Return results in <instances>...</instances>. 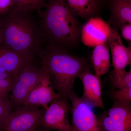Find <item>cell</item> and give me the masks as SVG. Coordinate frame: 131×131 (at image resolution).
<instances>
[{
    "label": "cell",
    "mask_w": 131,
    "mask_h": 131,
    "mask_svg": "<svg viewBox=\"0 0 131 131\" xmlns=\"http://www.w3.org/2000/svg\"><path fill=\"white\" fill-rule=\"evenodd\" d=\"M42 40L47 45L67 50L76 46L81 39L82 28L76 16L64 0H47L38 12ZM68 51V50H67Z\"/></svg>",
    "instance_id": "obj_1"
},
{
    "label": "cell",
    "mask_w": 131,
    "mask_h": 131,
    "mask_svg": "<svg viewBox=\"0 0 131 131\" xmlns=\"http://www.w3.org/2000/svg\"><path fill=\"white\" fill-rule=\"evenodd\" d=\"M38 56L49 73L54 89L63 99H68L79 74L90 70L86 58L50 45L41 48Z\"/></svg>",
    "instance_id": "obj_2"
},
{
    "label": "cell",
    "mask_w": 131,
    "mask_h": 131,
    "mask_svg": "<svg viewBox=\"0 0 131 131\" xmlns=\"http://www.w3.org/2000/svg\"><path fill=\"white\" fill-rule=\"evenodd\" d=\"M1 16L2 40L0 47L27 56L38 55L42 48V35L31 14Z\"/></svg>",
    "instance_id": "obj_3"
},
{
    "label": "cell",
    "mask_w": 131,
    "mask_h": 131,
    "mask_svg": "<svg viewBox=\"0 0 131 131\" xmlns=\"http://www.w3.org/2000/svg\"><path fill=\"white\" fill-rule=\"evenodd\" d=\"M44 70L43 66L41 68L36 67L33 62L26 65L19 71L15 78L8 96L12 109L14 110L23 106Z\"/></svg>",
    "instance_id": "obj_4"
},
{
    "label": "cell",
    "mask_w": 131,
    "mask_h": 131,
    "mask_svg": "<svg viewBox=\"0 0 131 131\" xmlns=\"http://www.w3.org/2000/svg\"><path fill=\"white\" fill-rule=\"evenodd\" d=\"M70 111L69 99H56L45 109L38 126L50 130L74 131L69 119Z\"/></svg>",
    "instance_id": "obj_5"
},
{
    "label": "cell",
    "mask_w": 131,
    "mask_h": 131,
    "mask_svg": "<svg viewBox=\"0 0 131 131\" xmlns=\"http://www.w3.org/2000/svg\"><path fill=\"white\" fill-rule=\"evenodd\" d=\"M71 103L72 123L74 131H104L91 107L73 90L68 97Z\"/></svg>",
    "instance_id": "obj_6"
},
{
    "label": "cell",
    "mask_w": 131,
    "mask_h": 131,
    "mask_svg": "<svg viewBox=\"0 0 131 131\" xmlns=\"http://www.w3.org/2000/svg\"><path fill=\"white\" fill-rule=\"evenodd\" d=\"M45 109L23 106L12 111L3 122L0 131H30L36 129Z\"/></svg>",
    "instance_id": "obj_7"
},
{
    "label": "cell",
    "mask_w": 131,
    "mask_h": 131,
    "mask_svg": "<svg viewBox=\"0 0 131 131\" xmlns=\"http://www.w3.org/2000/svg\"><path fill=\"white\" fill-rule=\"evenodd\" d=\"M104 131H131V104L113 101L110 109L97 116Z\"/></svg>",
    "instance_id": "obj_8"
},
{
    "label": "cell",
    "mask_w": 131,
    "mask_h": 131,
    "mask_svg": "<svg viewBox=\"0 0 131 131\" xmlns=\"http://www.w3.org/2000/svg\"><path fill=\"white\" fill-rule=\"evenodd\" d=\"M44 68V71L30 92L23 106L43 107L46 109L52 101L62 98L61 95L55 91L49 73Z\"/></svg>",
    "instance_id": "obj_9"
},
{
    "label": "cell",
    "mask_w": 131,
    "mask_h": 131,
    "mask_svg": "<svg viewBox=\"0 0 131 131\" xmlns=\"http://www.w3.org/2000/svg\"><path fill=\"white\" fill-rule=\"evenodd\" d=\"M110 26L100 17L91 18L82 28L81 40L88 47H95L108 41Z\"/></svg>",
    "instance_id": "obj_10"
},
{
    "label": "cell",
    "mask_w": 131,
    "mask_h": 131,
    "mask_svg": "<svg viewBox=\"0 0 131 131\" xmlns=\"http://www.w3.org/2000/svg\"><path fill=\"white\" fill-rule=\"evenodd\" d=\"M109 26L108 42L112 54V64L115 70H123L128 66L131 65V44L128 47L125 46L118 29Z\"/></svg>",
    "instance_id": "obj_11"
},
{
    "label": "cell",
    "mask_w": 131,
    "mask_h": 131,
    "mask_svg": "<svg viewBox=\"0 0 131 131\" xmlns=\"http://www.w3.org/2000/svg\"><path fill=\"white\" fill-rule=\"evenodd\" d=\"M83 87L82 100L91 107L104 108L102 95L100 78L91 74L90 70L84 71L78 75Z\"/></svg>",
    "instance_id": "obj_12"
},
{
    "label": "cell",
    "mask_w": 131,
    "mask_h": 131,
    "mask_svg": "<svg viewBox=\"0 0 131 131\" xmlns=\"http://www.w3.org/2000/svg\"><path fill=\"white\" fill-rule=\"evenodd\" d=\"M68 7L77 17L84 19L99 17L108 0H64Z\"/></svg>",
    "instance_id": "obj_13"
},
{
    "label": "cell",
    "mask_w": 131,
    "mask_h": 131,
    "mask_svg": "<svg viewBox=\"0 0 131 131\" xmlns=\"http://www.w3.org/2000/svg\"><path fill=\"white\" fill-rule=\"evenodd\" d=\"M34 58L0 47V72L7 73L15 78L22 68L33 62Z\"/></svg>",
    "instance_id": "obj_14"
},
{
    "label": "cell",
    "mask_w": 131,
    "mask_h": 131,
    "mask_svg": "<svg viewBox=\"0 0 131 131\" xmlns=\"http://www.w3.org/2000/svg\"><path fill=\"white\" fill-rule=\"evenodd\" d=\"M110 16L107 23L118 30L131 24V2L125 0H108Z\"/></svg>",
    "instance_id": "obj_15"
},
{
    "label": "cell",
    "mask_w": 131,
    "mask_h": 131,
    "mask_svg": "<svg viewBox=\"0 0 131 131\" xmlns=\"http://www.w3.org/2000/svg\"><path fill=\"white\" fill-rule=\"evenodd\" d=\"M91 62L95 75L99 78L109 72L111 63L108 41L95 46L91 54Z\"/></svg>",
    "instance_id": "obj_16"
},
{
    "label": "cell",
    "mask_w": 131,
    "mask_h": 131,
    "mask_svg": "<svg viewBox=\"0 0 131 131\" xmlns=\"http://www.w3.org/2000/svg\"><path fill=\"white\" fill-rule=\"evenodd\" d=\"M47 0H13L7 14H31L38 12L45 7Z\"/></svg>",
    "instance_id": "obj_17"
},
{
    "label": "cell",
    "mask_w": 131,
    "mask_h": 131,
    "mask_svg": "<svg viewBox=\"0 0 131 131\" xmlns=\"http://www.w3.org/2000/svg\"><path fill=\"white\" fill-rule=\"evenodd\" d=\"M110 82L113 87L117 89L131 88V70L111 71L109 74Z\"/></svg>",
    "instance_id": "obj_18"
},
{
    "label": "cell",
    "mask_w": 131,
    "mask_h": 131,
    "mask_svg": "<svg viewBox=\"0 0 131 131\" xmlns=\"http://www.w3.org/2000/svg\"><path fill=\"white\" fill-rule=\"evenodd\" d=\"M15 78L4 72H0V96L3 99H8Z\"/></svg>",
    "instance_id": "obj_19"
},
{
    "label": "cell",
    "mask_w": 131,
    "mask_h": 131,
    "mask_svg": "<svg viewBox=\"0 0 131 131\" xmlns=\"http://www.w3.org/2000/svg\"><path fill=\"white\" fill-rule=\"evenodd\" d=\"M110 95L113 101L128 104L131 103V88L112 90Z\"/></svg>",
    "instance_id": "obj_20"
},
{
    "label": "cell",
    "mask_w": 131,
    "mask_h": 131,
    "mask_svg": "<svg viewBox=\"0 0 131 131\" xmlns=\"http://www.w3.org/2000/svg\"><path fill=\"white\" fill-rule=\"evenodd\" d=\"M12 109V105L9 99H5L0 101V129Z\"/></svg>",
    "instance_id": "obj_21"
},
{
    "label": "cell",
    "mask_w": 131,
    "mask_h": 131,
    "mask_svg": "<svg viewBox=\"0 0 131 131\" xmlns=\"http://www.w3.org/2000/svg\"><path fill=\"white\" fill-rule=\"evenodd\" d=\"M13 4V0H0V16L8 13Z\"/></svg>",
    "instance_id": "obj_22"
},
{
    "label": "cell",
    "mask_w": 131,
    "mask_h": 131,
    "mask_svg": "<svg viewBox=\"0 0 131 131\" xmlns=\"http://www.w3.org/2000/svg\"><path fill=\"white\" fill-rule=\"evenodd\" d=\"M121 31L122 37L124 38L129 45L131 42V24H126L122 26L119 29Z\"/></svg>",
    "instance_id": "obj_23"
},
{
    "label": "cell",
    "mask_w": 131,
    "mask_h": 131,
    "mask_svg": "<svg viewBox=\"0 0 131 131\" xmlns=\"http://www.w3.org/2000/svg\"><path fill=\"white\" fill-rule=\"evenodd\" d=\"M36 129H37L38 131H52V130H47L43 129V128H41L39 126L37 127Z\"/></svg>",
    "instance_id": "obj_24"
},
{
    "label": "cell",
    "mask_w": 131,
    "mask_h": 131,
    "mask_svg": "<svg viewBox=\"0 0 131 131\" xmlns=\"http://www.w3.org/2000/svg\"><path fill=\"white\" fill-rule=\"evenodd\" d=\"M2 40V34L1 28L0 27V45L1 43Z\"/></svg>",
    "instance_id": "obj_25"
},
{
    "label": "cell",
    "mask_w": 131,
    "mask_h": 131,
    "mask_svg": "<svg viewBox=\"0 0 131 131\" xmlns=\"http://www.w3.org/2000/svg\"><path fill=\"white\" fill-rule=\"evenodd\" d=\"M2 26V20L1 17L0 16V27H1Z\"/></svg>",
    "instance_id": "obj_26"
},
{
    "label": "cell",
    "mask_w": 131,
    "mask_h": 131,
    "mask_svg": "<svg viewBox=\"0 0 131 131\" xmlns=\"http://www.w3.org/2000/svg\"><path fill=\"white\" fill-rule=\"evenodd\" d=\"M5 100V99H3V98H2L1 97V96H0V101H1L3 100Z\"/></svg>",
    "instance_id": "obj_27"
},
{
    "label": "cell",
    "mask_w": 131,
    "mask_h": 131,
    "mask_svg": "<svg viewBox=\"0 0 131 131\" xmlns=\"http://www.w3.org/2000/svg\"><path fill=\"white\" fill-rule=\"evenodd\" d=\"M30 131H38L37 130V129H33V130H31Z\"/></svg>",
    "instance_id": "obj_28"
},
{
    "label": "cell",
    "mask_w": 131,
    "mask_h": 131,
    "mask_svg": "<svg viewBox=\"0 0 131 131\" xmlns=\"http://www.w3.org/2000/svg\"><path fill=\"white\" fill-rule=\"evenodd\" d=\"M125 1H127L130 2H131V0H125Z\"/></svg>",
    "instance_id": "obj_29"
}]
</instances>
